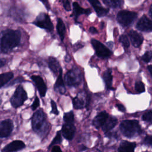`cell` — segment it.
Instances as JSON below:
<instances>
[{
	"instance_id": "obj_28",
	"label": "cell",
	"mask_w": 152,
	"mask_h": 152,
	"mask_svg": "<svg viewBox=\"0 0 152 152\" xmlns=\"http://www.w3.org/2000/svg\"><path fill=\"white\" fill-rule=\"evenodd\" d=\"M62 141V138H61V134L60 133V131H58L56 135V136L55 137V138H53V140H52V141L51 142L49 146V149H50L52 146L56 145V144H60Z\"/></svg>"
},
{
	"instance_id": "obj_8",
	"label": "cell",
	"mask_w": 152,
	"mask_h": 152,
	"mask_svg": "<svg viewBox=\"0 0 152 152\" xmlns=\"http://www.w3.org/2000/svg\"><path fill=\"white\" fill-rule=\"evenodd\" d=\"M91 43L94 48V49L95 50L96 54L99 58H107L112 55V51L99 40L92 39L91 40Z\"/></svg>"
},
{
	"instance_id": "obj_10",
	"label": "cell",
	"mask_w": 152,
	"mask_h": 152,
	"mask_svg": "<svg viewBox=\"0 0 152 152\" xmlns=\"http://www.w3.org/2000/svg\"><path fill=\"white\" fill-rule=\"evenodd\" d=\"M76 128L74 125L73 123H65L62 125V134L63 137L68 140H71L73 139Z\"/></svg>"
},
{
	"instance_id": "obj_24",
	"label": "cell",
	"mask_w": 152,
	"mask_h": 152,
	"mask_svg": "<svg viewBox=\"0 0 152 152\" xmlns=\"http://www.w3.org/2000/svg\"><path fill=\"white\" fill-rule=\"evenodd\" d=\"M14 74L12 72H4L0 74V88L3 87L9 82L13 77Z\"/></svg>"
},
{
	"instance_id": "obj_36",
	"label": "cell",
	"mask_w": 152,
	"mask_h": 152,
	"mask_svg": "<svg viewBox=\"0 0 152 152\" xmlns=\"http://www.w3.org/2000/svg\"><path fill=\"white\" fill-rule=\"evenodd\" d=\"M151 136L147 135L144 140V144L149 146H151Z\"/></svg>"
},
{
	"instance_id": "obj_44",
	"label": "cell",
	"mask_w": 152,
	"mask_h": 152,
	"mask_svg": "<svg viewBox=\"0 0 152 152\" xmlns=\"http://www.w3.org/2000/svg\"><path fill=\"white\" fill-rule=\"evenodd\" d=\"M87 148L86 147V146H84V145H82L81 147H80V151H84V150H87Z\"/></svg>"
},
{
	"instance_id": "obj_22",
	"label": "cell",
	"mask_w": 152,
	"mask_h": 152,
	"mask_svg": "<svg viewBox=\"0 0 152 152\" xmlns=\"http://www.w3.org/2000/svg\"><path fill=\"white\" fill-rule=\"evenodd\" d=\"M48 65L50 70L54 73V74H57L58 72H59L60 65L59 64L58 61L53 58V57H49L48 59Z\"/></svg>"
},
{
	"instance_id": "obj_19",
	"label": "cell",
	"mask_w": 152,
	"mask_h": 152,
	"mask_svg": "<svg viewBox=\"0 0 152 152\" xmlns=\"http://www.w3.org/2000/svg\"><path fill=\"white\" fill-rule=\"evenodd\" d=\"M136 147L135 142H129L128 141H121L118 148L119 151L124 152H133Z\"/></svg>"
},
{
	"instance_id": "obj_2",
	"label": "cell",
	"mask_w": 152,
	"mask_h": 152,
	"mask_svg": "<svg viewBox=\"0 0 152 152\" xmlns=\"http://www.w3.org/2000/svg\"><path fill=\"white\" fill-rule=\"evenodd\" d=\"M120 130L126 137L132 138L139 135L142 132V129L137 120H125L120 124Z\"/></svg>"
},
{
	"instance_id": "obj_39",
	"label": "cell",
	"mask_w": 152,
	"mask_h": 152,
	"mask_svg": "<svg viewBox=\"0 0 152 152\" xmlns=\"http://www.w3.org/2000/svg\"><path fill=\"white\" fill-rule=\"evenodd\" d=\"M52 151L53 152H58V151H61V149L60 148V147L58 145L54 146L52 149Z\"/></svg>"
},
{
	"instance_id": "obj_43",
	"label": "cell",
	"mask_w": 152,
	"mask_h": 152,
	"mask_svg": "<svg viewBox=\"0 0 152 152\" xmlns=\"http://www.w3.org/2000/svg\"><path fill=\"white\" fill-rule=\"evenodd\" d=\"M151 68H152V66L151 65H150L147 66V69H148V71L150 75H151Z\"/></svg>"
},
{
	"instance_id": "obj_34",
	"label": "cell",
	"mask_w": 152,
	"mask_h": 152,
	"mask_svg": "<svg viewBox=\"0 0 152 152\" xmlns=\"http://www.w3.org/2000/svg\"><path fill=\"white\" fill-rule=\"evenodd\" d=\"M50 103H51V107H52L51 112L53 113V114H55V115H58L59 114V112H58L56 103L53 100H52L50 102Z\"/></svg>"
},
{
	"instance_id": "obj_11",
	"label": "cell",
	"mask_w": 152,
	"mask_h": 152,
	"mask_svg": "<svg viewBox=\"0 0 152 152\" xmlns=\"http://www.w3.org/2000/svg\"><path fill=\"white\" fill-rule=\"evenodd\" d=\"M136 27L141 31H151V21L145 15H142L138 20Z\"/></svg>"
},
{
	"instance_id": "obj_26",
	"label": "cell",
	"mask_w": 152,
	"mask_h": 152,
	"mask_svg": "<svg viewBox=\"0 0 152 152\" xmlns=\"http://www.w3.org/2000/svg\"><path fill=\"white\" fill-rule=\"evenodd\" d=\"M103 2L109 7L116 8L122 5V0H103Z\"/></svg>"
},
{
	"instance_id": "obj_32",
	"label": "cell",
	"mask_w": 152,
	"mask_h": 152,
	"mask_svg": "<svg viewBox=\"0 0 152 152\" xmlns=\"http://www.w3.org/2000/svg\"><path fill=\"white\" fill-rule=\"evenodd\" d=\"M142 60L145 63H148L151 59V52L150 51H147L141 57Z\"/></svg>"
},
{
	"instance_id": "obj_14",
	"label": "cell",
	"mask_w": 152,
	"mask_h": 152,
	"mask_svg": "<svg viewBox=\"0 0 152 152\" xmlns=\"http://www.w3.org/2000/svg\"><path fill=\"white\" fill-rule=\"evenodd\" d=\"M88 1L93 7L95 12L99 17H103L108 13L109 10L103 7L99 0H88Z\"/></svg>"
},
{
	"instance_id": "obj_30",
	"label": "cell",
	"mask_w": 152,
	"mask_h": 152,
	"mask_svg": "<svg viewBox=\"0 0 152 152\" xmlns=\"http://www.w3.org/2000/svg\"><path fill=\"white\" fill-rule=\"evenodd\" d=\"M135 89L136 91L138 93H141L144 92L145 91L144 84L141 81H137L135 84Z\"/></svg>"
},
{
	"instance_id": "obj_15",
	"label": "cell",
	"mask_w": 152,
	"mask_h": 152,
	"mask_svg": "<svg viewBox=\"0 0 152 152\" xmlns=\"http://www.w3.org/2000/svg\"><path fill=\"white\" fill-rule=\"evenodd\" d=\"M73 7V12L71 15V17H74V19L77 21L78 17L81 14H86L87 15H89L91 12L89 8L84 9L82 8L77 2H74L72 4Z\"/></svg>"
},
{
	"instance_id": "obj_35",
	"label": "cell",
	"mask_w": 152,
	"mask_h": 152,
	"mask_svg": "<svg viewBox=\"0 0 152 152\" xmlns=\"http://www.w3.org/2000/svg\"><path fill=\"white\" fill-rule=\"evenodd\" d=\"M39 104H40V102H39V99L38 98V97L36 96L35 97V99L31 106V109L33 110H34L35 109H36L39 106Z\"/></svg>"
},
{
	"instance_id": "obj_23",
	"label": "cell",
	"mask_w": 152,
	"mask_h": 152,
	"mask_svg": "<svg viewBox=\"0 0 152 152\" xmlns=\"http://www.w3.org/2000/svg\"><path fill=\"white\" fill-rule=\"evenodd\" d=\"M56 29L58 33V34L61 38V40L62 41L64 39L65 32H66V28L61 18H58L57 21V24H56Z\"/></svg>"
},
{
	"instance_id": "obj_27",
	"label": "cell",
	"mask_w": 152,
	"mask_h": 152,
	"mask_svg": "<svg viewBox=\"0 0 152 152\" xmlns=\"http://www.w3.org/2000/svg\"><path fill=\"white\" fill-rule=\"evenodd\" d=\"M64 121L65 123H73L74 121V115L72 111L65 113L64 115Z\"/></svg>"
},
{
	"instance_id": "obj_13",
	"label": "cell",
	"mask_w": 152,
	"mask_h": 152,
	"mask_svg": "<svg viewBox=\"0 0 152 152\" xmlns=\"http://www.w3.org/2000/svg\"><path fill=\"white\" fill-rule=\"evenodd\" d=\"M31 78L34 83L40 96L41 97L45 96L46 90H47V87L43 78L39 75H32L31 77Z\"/></svg>"
},
{
	"instance_id": "obj_7",
	"label": "cell",
	"mask_w": 152,
	"mask_h": 152,
	"mask_svg": "<svg viewBox=\"0 0 152 152\" xmlns=\"http://www.w3.org/2000/svg\"><path fill=\"white\" fill-rule=\"evenodd\" d=\"M33 23L36 26L43 28L48 31H52L53 30V25L48 14L42 12L37 15Z\"/></svg>"
},
{
	"instance_id": "obj_5",
	"label": "cell",
	"mask_w": 152,
	"mask_h": 152,
	"mask_svg": "<svg viewBox=\"0 0 152 152\" xmlns=\"http://www.w3.org/2000/svg\"><path fill=\"white\" fill-rule=\"evenodd\" d=\"M137 14L135 12L122 10L120 11L116 17L118 22L123 27H128L130 26L137 18Z\"/></svg>"
},
{
	"instance_id": "obj_18",
	"label": "cell",
	"mask_w": 152,
	"mask_h": 152,
	"mask_svg": "<svg viewBox=\"0 0 152 152\" xmlns=\"http://www.w3.org/2000/svg\"><path fill=\"white\" fill-rule=\"evenodd\" d=\"M54 89L55 91L61 94H64L66 92L65 86L62 79V69L61 68H59V74L54 85Z\"/></svg>"
},
{
	"instance_id": "obj_21",
	"label": "cell",
	"mask_w": 152,
	"mask_h": 152,
	"mask_svg": "<svg viewBox=\"0 0 152 152\" xmlns=\"http://www.w3.org/2000/svg\"><path fill=\"white\" fill-rule=\"evenodd\" d=\"M103 78L104 82L105 83L106 87L107 89L112 88V80L113 76L112 74V70L111 69H107L103 74Z\"/></svg>"
},
{
	"instance_id": "obj_25",
	"label": "cell",
	"mask_w": 152,
	"mask_h": 152,
	"mask_svg": "<svg viewBox=\"0 0 152 152\" xmlns=\"http://www.w3.org/2000/svg\"><path fill=\"white\" fill-rule=\"evenodd\" d=\"M73 106L75 109H83L85 107V102L82 97H80L79 96L75 97L72 100Z\"/></svg>"
},
{
	"instance_id": "obj_29",
	"label": "cell",
	"mask_w": 152,
	"mask_h": 152,
	"mask_svg": "<svg viewBox=\"0 0 152 152\" xmlns=\"http://www.w3.org/2000/svg\"><path fill=\"white\" fill-rule=\"evenodd\" d=\"M119 42L121 43L122 46L125 48L127 49L129 46V41L128 40V37L125 34H122L120 36L119 39Z\"/></svg>"
},
{
	"instance_id": "obj_1",
	"label": "cell",
	"mask_w": 152,
	"mask_h": 152,
	"mask_svg": "<svg viewBox=\"0 0 152 152\" xmlns=\"http://www.w3.org/2000/svg\"><path fill=\"white\" fill-rule=\"evenodd\" d=\"M21 40V33L18 30L8 29L2 32L0 49L2 52L7 53L18 46Z\"/></svg>"
},
{
	"instance_id": "obj_6",
	"label": "cell",
	"mask_w": 152,
	"mask_h": 152,
	"mask_svg": "<svg viewBox=\"0 0 152 152\" xmlns=\"http://www.w3.org/2000/svg\"><path fill=\"white\" fill-rule=\"evenodd\" d=\"M27 99V93L21 86H18L12 96L10 102L14 108H17L22 106Z\"/></svg>"
},
{
	"instance_id": "obj_16",
	"label": "cell",
	"mask_w": 152,
	"mask_h": 152,
	"mask_svg": "<svg viewBox=\"0 0 152 152\" xmlns=\"http://www.w3.org/2000/svg\"><path fill=\"white\" fill-rule=\"evenodd\" d=\"M109 118V115L106 111H103L99 113L93 119V125L97 128L99 129L101 128L104 124L106 122L107 119Z\"/></svg>"
},
{
	"instance_id": "obj_37",
	"label": "cell",
	"mask_w": 152,
	"mask_h": 152,
	"mask_svg": "<svg viewBox=\"0 0 152 152\" xmlns=\"http://www.w3.org/2000/svg\"><path fill=\"white\" fill-rule=\"evenodd\" d=\"M116 107H117V109L119 110V111H121V112H125V106H124V105H122V104H116Z\"/></svg>"
},
{
	"instance_id": "obj_4",
	"label": "cell",
	"mask_w": 152,
	"mask_h": 152,
	"mask_svg": "<svg viewBox=\"0 0 152 152\" xmlns=\"http://www.w3.org/2000/svg\"><path fill=\"white\" fill-rule=\"evenodd\" d=\"M65 81L67 86L69 87H77L81 82V73L80 70L74 67L68 71L65 75Z\"/></svg>"
},
{
	"instance_id": "obj_12",
	"label": "cell",
	"mask_w": 152,
	"mask_h": 152,
	"mask_svg": "<svg viewBox=\"0 0 152 152\" xmlns=\"http://www.w3.org/2000/svg\"><path fill=\"white\" fill-rule=\"evenodd\" d=\"M25 147H26V145L23 141L21 140H15L11 142L7 145H5L4 147V148L2 150V151L3 152L17 151L24 148Z\"/></svg>"
},
{
	"instance_id": "obj_41",
	"label": "cell",
	"mask_w": 152,
	"mask_h": 152,
	"mask_svg": "<svg viewBox=\"0 0 152 152\" xmlns=\"http://www.w3.org/2000/svg\"><path fill=\"white\" fill-rule=\"evenodd\" d=\"M78 43H76L75 45H74V48H75V50H78V49H80V48H81L83 46V45H81L80 43V45H79V46H78Z\"/></svg>"
},
{
	"instance_id": "obj_17",
	"label": "cell",
	"mask_w": 152,
	"mask_h": 152,
	"mask_svg": "<svg viewBox=\"0 0 152 152\" xmlns=\"http://www.w3.org/2000/svg\"><path fill=\"white\" fill-rule=\"evenodd\" d=\"M128 36L129 37L132 45L135 48H138L141 45L143 42V36L135 30H131L128 33Z\"/></svg>"
},
{
	"instance_id": "obj_20",
	"label": "cell",
	"mask_w": 152,
	"mask_h": 152,
	"mask_svg": "<svg viewBox=\"0 0 152 152\" xmlns=\"http://www.w3.org/2000/svg\"><path fill=\"white\" fill-rule=\"evenodd\" d=\"M118 120L115 117L110 116L109 119H107L104 125L102 126V130L104 134L110 132L117 124Z\"/></svg>"
},
{
	"instance_id": "obj_3",
	"label": "cell",
	"mask_w": 152,
	"mask_h": 152,
	"mask_svg": "<svg viewBox=\"0 0 152 152\" xmlns=\"http://www.w3.org/2000/svg\"><path fill=\"white\" fill-rule=\"evenodd\" d=\"M46 120L45 113L42 109H39L36 111L33 115L31 118V126L33 130L37 133L40 134L43 132V129L46 130L47 124Z\"/></svg>"
},
{
	"instance_id": "obj_38",
	"label": "cell",
	"mask_w": 152,
	"mask_h": 152,
	"mask_svg": "<svg viewBox=\"0 0 152 152\" xmlns=\"http://www.w3.org/2000/svg\"><path fill=\"white\" fill-rule=\"evenodd\" d=\"M89 31L92 34H96L98 33L97 30L94 27H90L89 28Z\"/></svg>"
},
{
	"instance_id": "obj_31",
	"label": "cell",
	"mask_w": 152,
	"mask_h": 152,
	"mask_svg": "<svg viewBox=\"0 0 152 152\" xmlns=\"http://www.w3.org/2000/svg\"><path fill=\"white\" fill-rule=\"evenodd\" d=\"M151 110H149L142 116V120L149 123L151 122Z\"/></svg>"
},
{
	"instance_id": "obj_45",
	"label": "cell",
	"mask_w": 152,
	"mask_h": 152,
	"mask_svg": "<svg viewBox=\"0 0 152 152\" xmlns=\"http://www.w3.org/2000/svg\"><path fill=\"white\" fill-rule=\"evenodd\" d=\"M149 14H150V15L151 17V7H150V10H149Z\"/></svg>"
},
{
	"instance_id": "obj_33",
	"label": "cell",
	"mask_w": 152,
	"mask_h": 152,
	"mask_svg": "<svg viewBox=\"0 0 152 152\" xmlns=\"http://www.w3.org/2000/svg\"><path fill=\"white\" fill-rule=\"evenodd\" d=\"M62 5L65 8V10L67 11H69L71 10L70 0H61Z\"/></svg>"
},
{
	"instance_id": "obj_42",
	"label": "cell",
	"mask_w": 152,
	"mask_h": 152,
	"mask_svg": "<svg viewBox=\"0 0 152 152\" xmlns=\"http://www.w3.org/2000/svg\"><path fill=\"white\" fill-rule=\"evenodd\" d=\"M6 64V61L4 59L0 58V68Z\"/></svg>"
},
{
	"instance_id": "obj_40",
	"label": "cell",
	"mask_w": 152,
	"mask_h": 152,
	"mask_svg": "<svg viewBox=\"0 0 152 152\" xmlns=\"http://www.w3.org/2000/svg\"><path fill=\"white\" fill-rule=\"evenodd\" d=\"M46 7L47 9H49V2H48V0H40Z\"/></svg>"
},
{
	"instance_id": "obj_9",
	"label": "cell",
	"mask_w": 152,
	"mask_h": 152,
	"mask_svg": "<svg viewBox=\"0 0 152 152\" xmlns=\"http://www.w3.org/2000/svg\"><path fill=\"white\" fill-rule=\"evenodd\" d=\"M13 123L11 119H5L0 122V138L9 137L13 130Z\"/></svg>"
}]
</instances>
